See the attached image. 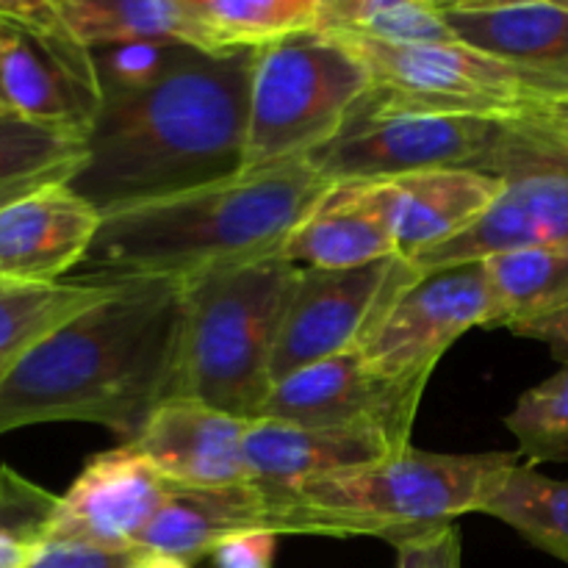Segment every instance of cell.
<instances>
[{
	"label": "cell",
	"mask_w": 568,
	"mask_h": 568,
	"mask_svg": "<svg viewBox=\"0 0 568 568\" xmlns=\"http://www.w3.org/2000/svg\"><path fill=\"white\" fill-rule=\"evenodd\" d=\"M255 53L186 48L150 87L103 94L72 192L109 216L244 175Z\"/></svg>",
	"instance_id": "1"
},
{
	"label": "cell",
	"mask_w": 568,
	"mask_h": 568,
	"mask_svg": "<svg viewBox=\"0 0 568 568\" xmlns=\"http://www.w3.org/2000/svg\"><path fill=\"white\" fill-rule=\"evenodd\" d=\"M183 281L116 283L98 305L39 342L0 388V436L48 422H89L136 442L181 388Z\"/></svg>",
	"instance_id": "2"
},
{
	"label": "cell",
	"mask_w": 568,
	"mask_h": 568,
	"mask_svg": "<svg viewBox=\"0 0 568 568\" xmlns=\"http://www.w3.org/2000/svg\"><path fill=\"white\" fill-rule=\"evenodd\" d=\"M333 189L305 159L103 216L75 281L186 277L281 255Z\"/></svg>",
	"instance_id": "3"
},
{
	"label": "cell",
	"mask_w": 568,
	"mask_h": 568,
	"mask_svg": "<svg viewBox=\"0 0 568 568\" xmlns=\"http://www.w3.org/2000/svg\"><path fill=\"white\" fill-rule=\"evenodd\" d=\"M297 281L300 266L283 255L186 277L178 399L258 419Z\"/></svg>",
	"instance_id": "4"
},
{
	"label": "cell",
	"mask_w": 568,
	"mask_h": 568,
	"mask_svg": "<svg viewBox=\"0 0 568 568\" xmlns=\"http://www.w3.org/2000/svg\"><path fill=\"white\" fill-rule=\"evenodd\" d=\"M519 464V449L442 455L405 447L375 466L281 486L316 514L331 538L369 536L397 544L453 525L458 516L480 514Z\"/></svg>",
	"instance_id": "5"
},
{
	"label": "cell",
	"mask_w": 568,
	"mask_h": 568,
	"mask_svg": "<svg viewBox=\"0 0 568 568\" xmlns=\"http://www.w3.org/2000/svg\"><path fill=\"white\" fill-rule=\"evenodd\" d=\"M372 87L364 61L327 33H297L255 53L244 172L308 159Z\"/></svg>",
	"instance_id": "6"
},
{
	"label": "cell",
	"mask_w": 568,
	"mask_h": 568,
	"mask_svg": "<svg viewBox=\"0 0 568 568\" xmlns=\"http://www.w3.org/2000/svg\"><path fill=\"white\" fill-rule=\"evenodd\" d=\"M372 75L361 103L388 111L521 120L536 94L555 87L552 72L525 70L466 44H386L336 37Z\"/></svg>",
	"instance_id": "7"
},
{
	"label": "cell",
	"mask_w": 568,
	"mask_h": 568,
	"mask_svg": "<svg viewBox=\"0 0 568 568\" xmlns=\"http://www.w3.org/2000/svg\"><path fill=\"white\" fill-rule=\"evenodd\" d=\"M508 122L358 103L342 131L305 161L333 186L392 181L433 170L491 172L508 136Z\"/></svg>",
	"instance_id": "8"
},
{
	"label": "cell",
	"mask_w": 568,
	"mask_h": 568,
	"mask_svg": "<svg viewBox=\"0 0 568 568\" xmlns=\"http://www.w3.org/2000/svg\"><path fill=\"white\" fill-rule=\"evenodd\" d=\"M103 105L94 53L55 3L0 0V114L89 136Z\"/></svg>",
	"instance_id": "9"
},
{
	"label": "cell",
	"mask_w": 568,
	"mask_h": 568,
	"mask_svg": "<svg viewBox=\"0 0 568 568\" xmlns=\"http://www.w3.org/2000/svg\"><path fill=\"white\" fill-rule=\"evenodd\" d=\"M403 255L355 270H303L272 358V381L320 361L358 353L388 311L422 281Z\"/></svg>",
	"instance_id": "10"
},
{
	"label": "cell",
	"mask_w": 568,
	"mask_h": 568,
	"mask_svg": "<svg viewBox=\"0 0 568 568\" xmlns=\"http://www.w3.org/2000/svg\"><path fill=\"white\" fill-rule=\"evenodd\" d=\"M471 327H497V300L483 261L422 277L388 311L361 355L388 381L427 383L444 353Z\"/></svg>",
	"instance_id": "11"
},
{
	"label": "cell",
	"mask_w": 568,
	"mask_h": 568,
	"mask_svg": "<svg viewBox=\"0 0 568 568\" xmlns=\"http://www.w3.org/2000/svg\"><path fill=\"white\" fill-rule=\"evenodd\" d=\"M425 386V381L403 383L377 375L358 349L277 381L258 419L303 427L381 425L410 442Z\"/></svg>",
	"instance_id": "12"
},
{
	"label": "cell",
	"mask_w": 568,
	"mask_h": 568,
	"mask_svg": "<svg viewBox=\"0 0 568 568\" xmlns=\"http://www.w3.org/2000/svg\"><path fill=\"white\" fill-rule=\"evenodd\" d=\"M242 532L327 536L325 525L294 503L286 488L253 480L216 491H172L139 536L136 547L192 566L194 560L209 558L216 544Z\"/></svg>",
	"instance_id": "13"
},
{
	"label": "cell",
	"mask_w": 568,
	"mask_h": 568,
	"mask_svg": "<svg viewBox=\"0 0 568 568\" xmlns=\"http://www.w3.org/2000/svg\"><path fill=\"white\" fill-rule=\"evenodd\" d=\"M175 488L131 444L87 460L50 519L53 541L94 544L109 549L136 547Z\"/></svg>",
	"instance_id": "14"
},
{
	"label": "cell",
	"mask_w": 568,
	"mask_h": 568,
	"mask_svg": "<svg viewBox=\"0 0 568 568\" xmlns=\"http://www.w3.org/2000/svg\"><path fill=\"white\" fill-rule=\"evenodd\" d=\"M250 422L197 399L161 405L136 442L144 458L175 491H216L253 483L244 438Z\"/></svg>",
	"instance_id": "15"
},
{
	"label": "cell",
	"mask_w": 568,
	"mask_h": 568,
	"mask_svg": "<svg viewBox=\"0 0 568 568\" xmlns=\"http://www.w3.org/2000/svg\"><path fill=\"white\" fill-rule=\"evenodd\" d=\"M516 250H568V178L514 175L505 178L499 197L460 236L430 253L416 255L422 275L460 264H477Z\"/></svg>",
	"instance_id": "16"
},
{
	"label": "cell",
	"mask_w": 568,
	"mask_h": 568,
	"mask_svg": "<svg viewBox=\"0 0 568 568\" xmlns=\"http://www.w3.org/2000/svg\"><path fill=\"white\" fill-rule=\"evenodd\" d=\"M103 214L70 186L0 209V281L50 286L81 266Z\"/></svg>",
	"instance_id": "17"
},
{
	"label": "cell",
	"mask_w": 568,
	"mask_h": 568,
	"mask_svg": "<svg viewBox=\"0 0 568 568\" xmlns=\"http://www.w3.org/2000/svg\"><path fill=\"white\" fill-rule=\"evenodd\" d=\"M405 447L410 444L381 425L303 427L253 419L244 438L253 480L277 486L375 466Z\"/></svg>",
	"instance_id": "18"
},
{
	"label": "cell",
	"mask_w": 568,
	"mask_h": 568,
	"mask_svg": "<svg viewBox=\"0 0 568 568\" xmlns=\"http://www.w3.org/2000/svg\"><path fill=\"white\" fill-rule=\"evenodd\" d=\"M372 183L403 258H416L453 242L480 220L505 189V178L477 170H433Z\"/></svg>",
	"instance_id": "19"
},
{
	"label": "cell",
	"mask_w": 568,
	"mask_h": 568,
	"mask_svg": "<svg viewBox=\"0 0 568 568\" xmlns=\"http://www.w3.org/2000/svg\"><path fill=\"white\" fill-rule=\"evenodd\" d=\"M281 255L303 270H355L399 253L375 183H338L294 227Z\"/></svg>",
	"instance_id": "20"
},
{
	"label": "cell",
	"mask_w": 568,
	"mask_h": 568,
	"mask_svg": "<svg viewBox=\"0 0 568 568\" xmlns=\"http://www.w3.org/2000/svg\"><path fill=\"white\" fill-rule=\"evenodd\" d=\"M455 39L491 59L558 75L568 67L566 3H442Z\"/></svg>",
	"instance_id": "21"
},
{
	"label": "cell",
	"mask_w": 568,
	"mask_h": 568,
	"mask_svg": "<svg viewBox=\"0 0 568 568\" xmlns=\"http://www.w3.org/2000/svg\"><path fill=\"white\" fill-rule=\"evenodd\" d=\"M61 20L89 50L116 44H183L200 53H225L192 9V0H64Z\"/></svg>",
	"instance_id": "22"
},
{
	"label": "cell",
	"mask_w": 568,
	"mask_h": 568,
	"mask_svg": "<svg viewBox=\"0 0 568 568\" xmlns=\"http://www.w3.org/2000/svg\"><path fill=\"white\" fill-rule=\"evenodd\" d=\"M87 164V136L0 114V209L55 186H70Z\"/></svg>",
	"instance_id": "23"
},
{
	"label": "cell",
	"mask_w": 568,
	"mask_h": 568,
	"mask_svg": "<svg viewBox=\"0 0 568 568\" xmlns=\"http://www.w3.org/2000/svg\"><path fill=\"white\" fill-rule=\"evenodd\" d=\"M114 286L75 277L50 286L0 281V388L39 342L109 297Z\"/></svg>",
	"instance_id": "24"
},
{
	"label": "cell",
	"mask_w": 568,
	"mask_h": 568,
	"mask_svg": "<svg viewBox=\"0 0 568 568\" xmlns=\"http://www.w3.org/2000/svg\"><path fill=\"white\" fill-rule=\"evenodd\" d=\"M314 31L386 44H458L442 3L430 0H320Z\"/></svg>",
	"instance_id": "25"
},
{
	"label": "cell",
	"mask_w": 568,
	"mask_h": 568,
	"mask_svg": "<svg viewBox=\"0 0 568 568\" xmlns=\"http://www.w3.org/2000/svg\"><path fill=\"white\" fill-rule=\"evenodd\" d=\"M483 266L497 300V327L510 331L568 303V250H516Z\"/></svg>",
	"instance_id": "26"
},
{
	"label": "cell",
	"mask_w": 568,
	"mask_h": 568,
	"mask_svg": "<svg viewBox=\"0 0 568 568\" xmlns=\"http://www.w3.org/2000/svg\"><path fill=\"white\" fill-rule=\"evenodd\" d=\"M480 514L514 527L532 547L568 564V480L541 475L521 460L505 475Z\"/></svg>",
	"instance_id": "27"
},
{
	"label": "cell",
	"mask_w": 568,
	"mask_h": 568,
	"mask_svg": "<svg viewBox=\"0 0 568 568\" xmlns=\"http://www.w3.org/2000/svg\"><path fill=\"white\" fill-rule=\"evenodd\" d=\"M320 0H192L220 50H261L316 28Z\"/></svg>",
	"instance_id": "28"
},
{
	"label": "cell",
	"mask_w": 568,
	"mask_h": 568,
	"mask_svg": "<svg viewBox=\"0 0 568 568\" xmlns=\"http://www.w3.org/2000/svg\"><path fill=\"white\" fill-rule=\"evenodd\" d=\"M505 427L527 466L568 464V366L521 394Z\"/></svg>",
	"instance_id": "29"
},
{
	"label": "cell",
	"mask_w": 568,
	"mask_h": 568,
	"mask_svg": "<svg viewBox=\"0 0 568 568\" xmlns=\"http://www.w3.org/2000/svg\"><path fill=\"white\" fill-rule=\"evenodd\" d=\"M59 497L0 466V568H26L48 536Z\"/></svg>",
	"instance_id": "30"
},
{
	"label": "cell",
	"mask_w": 568,
	"mask_h": 568,
	"mask_svg": "<svg viewBox=\"0 0 568 568\" xmlns=\"http://www.w3.org/2000/svg\"><path fill=\"white\" fill-rule=\"evenodd\" d=\"M491 175H566L568 136L549 131L532 120H510L508 136L491 166Z\"/></svg>",
	"instance_id": "31"
},
{
	"label": "cell",
	"mask_w": 568,
	"mask_h": 568,
	"mask_svg": "<svg viewBox=\"0 0 568 568\" xmlns=\"http://www.w3.org/2000/svg\"><path fill=\"white\" fill-rule=\"evenodd\" d=\"M183 44H116V48L92 50L103 94L133 92L159 81L183 53Z\"/></svg>",
	"instance_id": "32"
},
{
	"label": "cell",
	"mask_w": 568,
	"mask_h": 568,
	"mask_svg": "<svg viewBox=\"0 0 568 568\" xmlns=\"http://www.w3.org/2000/svg\"><path fill=\"white\" fill-rule=\"evenodd\" d=\"M144 549H109L94 544L44 538L28 558L26 568H136Z\"/></svg>",
	"instance_id": "33"
},
{
	"label": "cell",
	"mask_w": 568,
	"mask_h": 568,
	"mask_svg": "<svg viewBox=\"0 0 568 568\" xmlns=\"http://www.w3.org/2000/svg\"><path fill=\"white\" fill-rule=\"evenodd\" d=\"M394 549L397 568H464V549L455 525L403 538L394 544Z\"/></svg>",
	"instance_id": "34"
},
{
	"label": "cell",
	"mask_w": 568,
	"mask_h": 568,
	"mask_svg": "<svg viewBox=\"0 0 568 568\" xmlns=\"http://www.w3.org/2000/svg\"><path fill=\"white\" fill-rule=\"evenodd\" d=\"M277 555V536L272 532H242L214 547L209 555L214 568H272Z\"/></svg>",
	"instance_id": "35"
},
{
	"label": "cell",
	"mask_w": 568,
	"mask_h": 568,
	"mask_svg": "<svg viewBox=\"0 0 568 568\" xmlns=\"http://www.w3.org/2000/svg\"><path fill=\"white\" fill-rule=\"evenodd\" d=\"M510 333H514V336L547 344L549 353L568 366V303L564 308L552 311V314L538 316V320L525 322V325L510 327Z\"/></svg>",
	"instance_id": "36"
},
{
	"label": "cell",
	"mask_w": 568,
	"mask_h": 568,
	"mask_svg": "<svg viewBox=\"0 0 568 568\" xmlns=\"http://www.w3.org/2000/svg\"><path fill=\"white\" fill-rule=\"evenodd\" d=\"M521 120H532L560 136H568V83L558 78L552 89L536 94Z\"/></svg>",
	"instance_id": "37"
},
{
	"label": "cell",
	"mask_w": 568,
	"mask_h": 568,
	"mask_svg": "<svg viewBox=\"0 0 568 568\" xmlns=\"http://www.w3.org/2000/svg\"><path fill=\"white\" fill-rule=\"evenodd\" d=\"M136 568H189V564H183V560L178 558H170V555L144 552V558L139 560Z\"/></svg>",
	"instance_id": "38"
},
{
	"label": "cell",
	"mask_w": 568,
	"mask_h": 568,
	"mask_svg": "<svg viewBox=\"0 0 568 568\" xmlns=\"http://www.w3.org/2000/svg\"><path fill=\"white\" fill-rule=\"evenodd\" d=\"M555 78H560V81H566V83H568V67H566V70H560L558 75H555Z\"/></svg>",
	"instance_id": "39"
},
{
	"label": "cell",
	"mask_w": 568,
	"mask_h": 568,
	"mask_svg": "<svg viewBox=\"0 0 568 568\" xmlns=\"http://www.w3.org/2000/svg\"><path fill=\"white\" fill-rule=\"evenodd\" d=\"M566 6H568V0H566Z\"/></svg>",
	"instance_id": "40"
}]
</instances>
